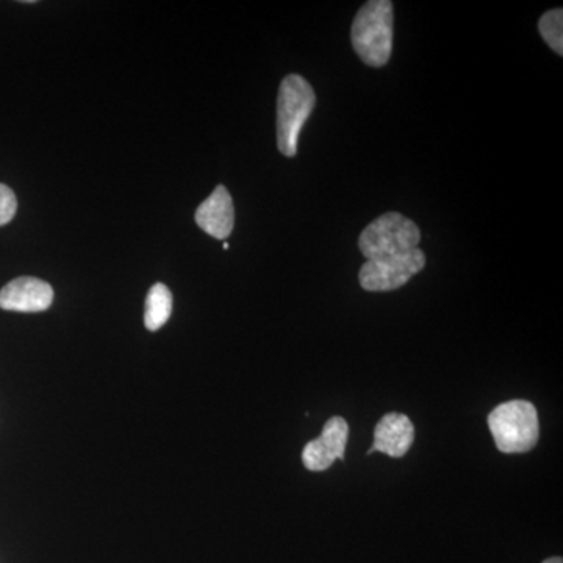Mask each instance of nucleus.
<instances>
[{"label":"nucleus","instance_id":"6e6552de","mask_svg":"<svg viewBox=\"0 0 563 563\" xmlns=\"http://www.w3.org/2000/svg\"><path fill=\"white\" fill-rule=\"evenodd\" d=\"M415 440V426L409 417L390 412L384 415L374 429V442L368 454L384 453L393 459H401L409 453Z\"/></svg>","mask_w":563,"mask_h":563},{"label":"nucleus","instance_id":"39448f33","mask_svg":"<svg viewBox=\"0 0 563 563\" xmlns=\"http://www.w3.org/2000/svg\"><path fill=\"white\" fill-rule=\"evenodd\" d=\"M426 266L424 252L417 247L404 254L363 263L358 280L366 291H393L404 287Z\"/></svg>","mask_w":563,"mask_h":563},{"label":"nucleus","instance_id":"f03ea898","mask_svg":"<svg viewBox=\"0 0 563 563\" xmlns=\"http://www.w3.org/2000/svg\"><path fill=\"white\" fill-rule=\"evenodd\" d=\"M488 428L496 448L504 454L528 453L539 442V415L533 404L525 399L495 407L488 415Z\"/></svg>","mask_w":563,"mask_h":563},{"label":"nucleus","instance_id":"9d476101","mask_svg":"<svg viewBox=\"0 0 563 563\" xmlns=\"http://www.w3.org/2000/svg\"><path fill=\"white\" fill-rule=\"evenodd\" d=\"M172 291L166 285L155 284L147 292L146 310H144V324L147 331L155 332L162 329L172 317Z\"/></svg>","mask_w":563,"mask_h":563},{"label":"nucleus","instance_id":"0eeeda50","mask_svg":"<svg viewBox=\"0 0 563 563\" xmlns=\"http://www.w3.org/2000/svg\"><path fill=\"white\" fill-rule=\"evenodd\" d=\"M54 290L36 277H18L0 290V309L9 312L36 313L49 309Z\"/></svg>","mask_w":563,"mask_h":563},{"label":"nucleus","instance_id":"7ed1b4c3","mask_svg":"<svg viewBox=\"0 0 563 563\" xmlns=\"http://www.w3.org/2000/svg\"><path fill=\"white\" fill-rule=\"evenodd\" d=\"M317 103L312 85L298 74H290L280 84L277 98V147L285 157H295L303 124Z\"/></svg>","mask_w":563,"mask_h":563},{"label":"nucleus","instance_id":"1a4fd4ad","mask_svg":"<svg viewBox=\"0 0 563 563\" xmlns=\"http://www.w3.org/2000/svg\"><path fill=\"white\" fill-rule=\"evenodd\" d=\"M196 222L203 232L218 240H225L233 231L235 224V210L231 192L228 188H214L210 198L203 201L196 211Z\"/></svg>","mask_w":563,"mask_h":563},{"label":"nucleus","instance_id":"9b49d317","mask_svg":"<svg viewBox=\"0 0 563 563\" xmlns=\"http://www.w3.org/2000/svg\"><path fill=\"white\" fill-rule=\"evenodd\" d=\"M540 35L550 44L551 49L563 54V10L555 9L544 13L539 22Z\"/></svg>","mask_w":563,"mask_h":563},{"label":"nucleus","instance_id":"ddd939ff","mask_svg":"<svg viewBox=\"0 0 563 563\" xmlns=\"http://www.w3.org/2000/svg\"><path fill=\"white\" fill-rule=\"evenodd\" d=\"M543 563H563L562 558H551L547 559Z\"/></svg>","mask_w":563,"mask_h":563},{"label":"nucleus","instance_id":"f257e3e1","mask_svg":"<svg viewBox=\"0 0 563 563\" xmlns=\"http://www.w3.org/2000/svg\"><path fill=\"white\" fill-rule=\"evenodd\" d=\"M352 47L363 63L372 68H383L391 57L393 3L390 0H372L358 10L352 22Z\"/></svg>","mask_w":563,"mask_h":563},{"label":"nucleus","instance_id":"423d86ee","mask_svg":"<svg viewBox=\"0 0 563 563\" xmlns=\"http://www.w3.org/2000/svg\"><path fill=\"white\" fill-rule=\"evenodd\" d=\"M350 428L342 417H332L325 421L322 433L317 440L307 443L302 451V462L309 472H325L333 462L344 461Z\"/></svg>","mask_w":563,"mask_h":563},{"label":"nucleus","instance_id":"f8f14e48","mask_svg":"<svg viewBox=\"0 0 563 563\" xmlns=\"http://www.w3.org/2000/svg\"><path fill=\"white\" fill-rule=\"evenodd\" d=\"M16 195L7 185L0 184V225L9 224L16 214Z\"/></svg>","mask_w":563,"mask_h":563},{"label":"nucleus","instance_id":"20e7f679","mask_svg":"<svg viewBox=\"0 0 563 563\" xmlns=\"http://www.w3.org/2000/svg\"><path fill=\"white\" fill-rule=\"evenodd\" d=\"M420 242V228L404 214L390 211L374 220L362 232L358 250L366 261H377L417 250Z\"/></svg>","mask_w":563,"mask_h":563}]
</instances>
